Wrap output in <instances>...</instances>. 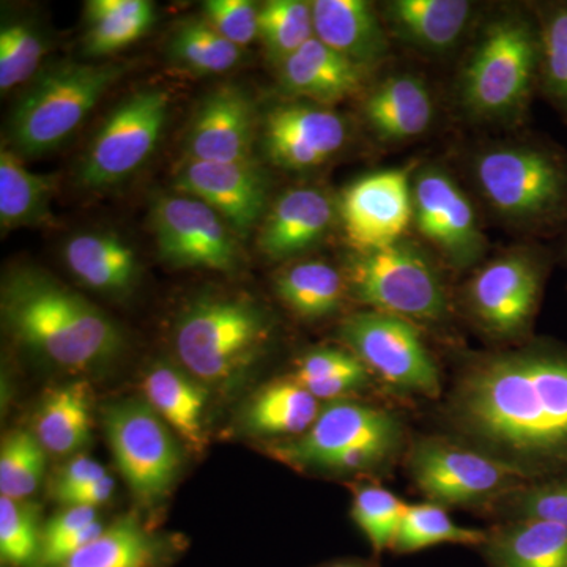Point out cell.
<instances>
[{"mask_svg": "<svg viewBox=\"0 0 567 567\" xmlns=\"http://www.w3.org/2000/svg\"><path fill=\"white\" fill-rule=\"evenodd\" d=\"M454 425L529 480L567 475V347L533 346L477 361L450 404Z\"/></svg>", "mask_w": 567, "mask_h": 567, "instance_id": "obj_1", "label": "cell"}, {"mask_svg": "<svg viewBox=\"0 0 567 567\" xmlns=\"http://www.w3.org/2000/svg\"><path fill=\"white\" fill-rule=\"evenodd\" d=\"M0 308L18 342L61 368L84 371L122 352L123 334L114 320L37 268L7 275Z\"/></svg>", "mask_w": 567, "mask_h": 567, "instance_id": "obj_2", "label": "cell"}, {"mask_svg": "<svg viewBox=\"0 0 567 567\" xmlns=\"http://www.w3.org/2000/svg\"><path fill=\"white\" fill-rule=\"evenodd\" d=\"M118 63L61 62L41 71L10 117V144L18 155L55 151L87 118L122 76Z\"/></svg>", "mask_w": 567, "mask_h": 567, "instance_id": "obj_3", "label": "cell"}, {"mask_svg": "<svg viewBox=\"0 0 567 567\" xmlns=\"http://www.w3.org/2000/svg\"><path fill=\"white\" fill-rule=\"evenodd\" d=\"M270 336V320L251 301L203 298L178 319L175 352L196 379L223 383L248 369Z\"/></svg>", "mask_w": 567, "mask_h": 567, "instance_id": "obj_4", "label": "cell"}, {"mask_svg": "<svg viewBox=\"0 0 567 567\" xmlns=\"http://www.w3.org/2000/svg\"><path fill=\"white\" fill-rule=\"evenodd\" d=\"M540 55L539 28L527 18L492 22L462 73V103L477 117L517 114L540 76Z\"/></svg>", "mask_w": 567, "mask_h": 567, "instance_id": "obj_5", "label": "cell"}, {"mask_svg": "<svg viewBox=\"0 0 567 567\" xmlns=\"http://www.w3.org/2000/svg\"><path fill=\"white\" fill-rule=\"evenodd\" d=\"M475 175L481 193L499 215L528 226L567 218V159L539 145L481 153Z\"/></svg>", "mask_w": 567, "mask_h": 567, "instance_id": "obj_6", "label": "cell"}, {"mask_svg": "<svg viewBox=\"0 0 567 567\" xmlns=\"http://www.w3.org/2000/svg\"><path fill=\"white\" fill-rule=\"evenodd\" d=\"M346 284L360 303L406 320L439 322L447 312L445 286L431 260L399 241L385 249L353 252Z\"/></svg>", "mask_w": 567, "mask_h": 567, "instance_id": "obj_7", "label": "cell"}, {"mask_svg": "<svg viewBox=\"0 0 567 567\" xmlns=\"http://www.w3.org/2000/svg\"><path fill=\"white\" fill-rule=\"evenodd\" d=\"M104 427L115 464L133 494L147 505L159 502L182 465L171 425L147 401L128 399L106 410Z\"/></svg>", "mask_w": 567, "mask_h": 567, "instance_id": "obj_8", "label": "cell"}, {"mask_svg": "<svg viewBox=\"0 0 567 567\" xmlns=\"http://www.w3.org/2000/svg\"><path fill=\"white\" fill-rule=\"evenodd\" d=\"M169 106V93L162 89H144L123 100L85 152L78 173L81 185L107 188L136 173L155 151Z\"/></svg>", "mask_w": 567, "mask_h": 567, "instance_id": "obj_9", "label": "cell"}, {"mask_svg": "<svg viewBox=\"0 0 567 567\" xmlns=\"http://www.w3.org/2000/svg\"><path fill=\"white\" fill-rule=\"evenodd\" d=\"M409 462L417 488L440 506L476 505L529 481L516 466L484 451L439 439L420 440Z\"/></svg>", "mask_w": 567, "mask_h": 567, "instance_id": "obj_10", "label": "cell"}, {"mask_svg": "<svg viewBox=\"0 0 567 567\" xmlns=\"http://www.w3.org/2000/svg\"><path fill=\"white\" fill-rule=\"evenodd\" d=\"M341 338L369 372L395 390L429 398L440 393L439 368L412 320L388 312H360L344 320Z\"/></svg>", "mask_w": 567, "mask_h": 567, "instance_id": "obj_11", "label": "cell"}, {"mask_svg": "<svg viewBox=\"0 0 567 567\" xmlns=\"http://www.w3.org/2000/svg\"><path fill=\"white\" fill-rule=\"evenodd\" d=\"M152 224L159 256L167 264L223 274L237 270V234L203 200L182 193L159 197L153 205Z\"/></svg>", "mask_w": 567, "mask_h": 567, "instance_id": "obj_12", "label": "cell"}, {"mask_svg": "<svg viewBox=\"0 0 567 567\" xmlns=\"http://www.w3.org/2000/svg\"><path fill=\"white\" fill-rule=\"evenodd\" d=\"M415 164L358 178L342 192L339 218L354 252L385 249L402 241L413 223Z\"/></svg>", "mask_w": 567, "mask_h": 567, "instance_id": "obj_13", "label": "cell"}, {"mask_svg": "<svg viewBox=\"0 0 567 567\" xmlns=\"http://www.w3.org/2000/svg\"><path fill=\"white\" fill-rule=\"evenodd\" d=\"M544 271L543 260L527 251L507 254L481 268L466 292L477 322L496 338L524 333L539 305Z\"/></svg>", "mask_w": 567, "mask_h": 567, "instance_id": "obj_14", "label": "cell"}, {"mask_svg": "<svg viewBox=\"0 0 567 567\" xmlns=\"http://www.w3.org/2000/svg\"><path fill=\"white\" fill-rule=\"evenodd\" d=\"M401 424L391 413L357 402L336 401L320 410L303 435L274 447L276 457L297 468L330 470L338 458L369 443L401 442Z\"/></svg>", "mask_w": 567, "mask_h": 567, "instance_id": "obj_15", "label": "cell"}, {"mask_svg": "<svg viewBox=\"0 0 567 567\" xmlns=\"http://www.w3.org/2000/svg\"><path fill=\"white\" fill-rule=\"evenodd\" d=\"M413 224L451 267H470L486 249L468 197L436 167L420 171L413 181Z\"/></svg>", "mask_w": 567, "mask_h": 567, "instance_id": "obj_16", "label": "cell"}, {"mask_svg": "<svg viewBox=\"0 0 567 567\" xmlns=\"http://www.w3.org/2000/svg\"><path fill=\"white\" fill-rule=\"evenodd\" d=\"M175 186L182 194L196 197L219 213L240 237L251 233L267 208V177L254 159L229 163L186 159Z\"/></svg>", "mask_w": 567, "mask_h": 567, "instance_id": "obj_17", "label": "cell"}, {"mask_svg": "<svg viewBox=\"0 0 567 567\" xmlns=\"http://www.w3.org/2000/svg\"><path fill=\"white\" fill-rule=\"evenodd\" d=\"M262 141L276 166L315 169L344 148L347 125L341 115L323 107L282 104L265 117Z\"/></svg>", "mask_w": 567, "mask_h": 567, "instance_id": "obj_18", "label": "cell"}, {"mask_svg": "<svg viewBox=\"0 0 567 567\" xmlns=\"http://www.w3.org/2000/svg\"><path fill=\"white\" fill-rule=\"evenodd\" d=\"M256 115L246 92L223 85L205 96L186 136L188 162L229 163L254 159Z\"/></svg>", "mask_w": 567, "mask_h": 567, "instance_id": "obj_19", "label": "cell"}, {"mask_svg": "<svg viewBox=\"0 0 567 567\" xmlns=\"http://www.w3.org/2000/svg\"><path fill=\"white\" fill-rule=\"evenodd\" d=\"M336 207L316 188L284 193L265 216L259 246L274 260L287 259L319 244L333 226Z\"/></svg>", "mask_w": 567, "mask_h": 567, "instance_id": "obj_20", "label": "cell"}, {"mask_svg": "<svg viewBox=\"0 0 567 567\" xmlns=\"http://www.w3.org/2000/svg\"><path fill=\"white\" fill-rule=\"evenodd\" d=\"M316 39L364 71L385 59L386 33L365 0H316Z\"/></svg>", "mask_w": 567, "mask_h": 567, "instance_id": "obj_21", "label": "cell"}, {"mask_svg": "<svg viewBox=\"0 0 567 567\" xmlns=\"http://www.w3.org/2000/svg\"><path fill=\"white\" fill-rule=\"evenodd\" d=\"M278 69L284 91L319 103L341 102L360 91L364 81L363 69L316 37Z\"/></svg>", "mask_w": 567, "mask_h": 567, "instance_id": "obj_22", "label": "cell"}, {"mask_svg": "<svg viewBox=\"0 0 567 567\" xmlns=\"http://www.w3.org/2000/svg\"><path fill=\"white\" fill-rule=\"evenodd\" d=\"M364 117L380 140L409 141L427 132L434 121V103L424 81L412 74H398L369 93Z\"/></svg>", "mask_w": 567, "mask_h": 567, "instance_id": "obj_23", "label": "cell"}, {"mask_svg": "<svg viewBox=\"0 0 567 567\" xmlns=\"http://www.w3.org/2000/svg\"><path fill=\"white\" fill-rule=\"evenodd\" d=\"M63 257L71 274L100 292H126L140 275L136 254L117 235H76L63 246Z\"/></svg>", "mask_w": 567, "mask_h": 567, "instance_id": "obj_24", "label": "cell"}, {"mask_svg": "<svg viewBox=\"0 0 567 567\" xmlns=\"http://www.w3.org/2000/svg\"><path fill=\"white\" fill-rule=\"evenodd\" d=\"M388 18L398 35L421 50L443 52L456 47L472 13L465 0H394Z\"/></svg>", "mask_w": 567, "mask_h": 567, "instance_id": "obj_25", "label": "cell"}, {"mask_svg": "<svg viewBox=\"0 0 567 567\" xmlns=\"http://www.w3.org/2000/svg\"><path fill=\"white\" fill-rule=\"evenodd\" d=\"M148 404L193 450L205 445L204 409L207 393L192 377L173 365H155L144 380Z\"/></svg>", "mask_w": 567, "mask_h": 567, "instance_id": "obj_26", "label": "cell"}, {"mask_svg": "<svg viewBox=\"0 0 567 567\" xmlns=\"http://www.w3.org/2000/svg\"><path fill=\"white\" fill-rule=\"evenodd\" d=\"M488 567H567V528L543 520H518L488 535Z\"/></svg>", "mask_w": 567, "mask_h": 567, "instance_id": "obj_27", "label": "cell"}, {"mask_svg": "<svg viewBox=\"0 0 567 567\" xmlns=\"http://www.w3.org/2000/svg\"><path fill=\"white\" fill-rule=\"evenodd\" d=\"M91 391L85 382L54 388L41 402L35 434L48 453L69 456L91 439Z\"/></svg>", "mask_w": 567, "mask_h": 567, "instance_id": "obj_28", "label": "cell"}, {"mask_svg": "<svg viewBox=\"0 0 567 567\" xmlns=\"http://www.w3.org/2000/svg\"><path fill=\"white\" fill-rule=\"evenodd\" d=\"M54 193V177L31 173L20 155L3 145L0 151V226L3 230L47 221Z\"/></svg>", "mask_w": 567, "mask_h": 567, "instance_id": "obj_29", "label": "cell"}, {"mask_svg": "<svg viewBox=\"0 0 567 567\" xmlns=\"http://www.w3.org/2000/svg\"><path fill=\"white\" fill-rule=\"evenodd\" d=\"M319 413L315 395L290 377L271 382L254 395L246 423L257 434L300 436L311 429Z\"/></svg>", "mask_w": 567, "mask_h": 567, "instance_id": "obj_30", "label": "cell"}, {"mask_svg": "<svg viewBox=\"0 0 567 567\" xmlns=\"http://www.w3.org/2000/svg\"><path fill=\"white\" fill-rule=\"evenodd\" d=\"M155 18L148 0H91L85 6V54L100 58L130 47L148 32Z\"/></svg>", "mask_w": 567, "mask_h": 567, "instance_id": "obj_31", "label": "cell"}, {"mask_svg": "<svg viewBox=\"0 0 567 567\" xmlns=\"http://www.w3.org/2000/svg\"><path fill=\"white\" fill-rule=\"evenodd\" d=\"M346 278L331 265L311 260L290 265L276 278L279 298L305 319H320L341 308Z\"/></svg>", "mask_w": 567, "mask_h": 567, "instance_id": "obj_32", "label": "cell"}, {"mask_svg": "<svg viewBox=\"0 0 567 567\" xmlns=\"http://www.w3.org/2000/svg\"><path fill=\"white\" fill-rule=\"evenodd\" d=\"M155 555V540L137 518L128 516L104 528L102 535L59 567H145Z\"/></svg>", "mask_w": 567, "mask_h": 567, "instance_id": "obj_33", "label": "cell"}, {"mask_svg": "<svg viewBox=\"0 0 567 567\" xmlns=\"http://www.w3.org/2000/svg\"><path fill=\"white\" fill-rule=\"evenodd\" d=\"M169 58L196 74H219L234 69L241 59V48L224 39L210 22H182L169 41Z\"/></svg>", "mask_w": 567, "mask_h": 567, "instance_id": "obj_34", "label": "cell"}, {"mask_svg": "<svg viewBox=\"0 0 567 567\" xmlns=\"http://www.w3.org/2000/svg\"><path fill=\"white\" fill-rule=\"evenodd\" d=\"M487 537V533L481 529L461 527L450 517L445 507L435 503H424L406 506L393 550L413 554L442 544L483 547Z\"/></svg>", "mask_w": 567, "mask_h": 567, "instance_id": "obj_35", "label": "cell"}, {"mask_svg": "<svg viewBox=\"0 0 567 567\" xmlns=\"http://www.w3.org/2000/svg\"><path fill=\"white\" fill-rule=\"evenodd\" d=\"M369 369L354 353L338 349H320L306 354L292 375L317 401L339 399L363 388Z\"/></svg>", "mask_w": 567, "mask_h": 567, "instance_id": "obj_36", "label": "cell"}, {"mask_svg": "<svg viewBox=\"0 0 567 567\" xmlns=\"http://www.w3.org/2000/svg\"><path fill=\"white\" fill-rule=\"evenodd\" d=\"M312 3L303 0H270L259 9V39L276 65L315 39Z\"/></svg>", "mask_w": 567, "mask_h": 567, "instance_id": "obj_37", "label": "cell"}, {"mask_svg": "<svg viewBox=\"0 0 567 567\" xmlns=\"http://www.w3.org/2000/svg\"><path fill=\"white\" fill-rule=\"evenodd\" d=\"M47 453L32 432H10L0 446V494L11 499L31 496L47 470Z\"/></svg>", "mask_w": 567, "mask_h": 567, "instance_id": "obj_38", "label": "cell"}, {"mask_svg": "<svg viewBox=\"0 0 567 567\" xmlns=\"http://www.w3.org/2000/svg\"><path fill=\"white\" fill-rule=\"evenodd\" d=\"M540 85L567 118V3L546 7L539 20Z\"/></svg>", "mask_w": 567, "mask_h": 567, "instance_id": "obj_39", "label": "cell"}, {"mask_svg": "<svg viewBox=\"0 0 567 567\" xmlns=\"http://www.w3.org/2000/svg\"><path fill=\"white\" fill-rule=\"evenodd\" d=\"M44 50L43 37L32 22H6L0 29V91L10 92L35 76Z\"/></svg>", "mask_w": 567, "mask_h": 567, "instance_id": "obj_40", "label": "cell"}, {"mask_svg": "<svg viewBox=\"0 0 567 567\" xmlns=\"http://www.w3.org/2000/svg\"><path fill=\"white\" fill-rule=\"evenodd\" d=\"M406 503L380 486H363L354 492L352 518L377 551L393 548Z\"/></svg>", "mask_w": 567, "mask_h": 567, "instance_id": "obj_41", "label": "cell"}, {"mask_svg": "<svg viewBox=\"0 0 567 567\" xmlns=\"http://www.w3.org/2000/svg\"><path fill=\"white\" fill-rule=\"evenodd\" d=\"M41 533L35 507L24 499L0 496V557L7 565L24 567L39 561Z\"/></svg>", "mask_w": 567, "mask_h": 567, "instance_id": "obj_42", "label": "cell"}, {"mask_svg": "<svg viewBox=\"0 0 567 567\" xmlns=\"http://www.w3.org/2000/svg\"><path fill=\"white\" fill-rule=\"evenodd\" d=\"M204 13V20L238 48L259 37V9L249 0H208Z\"/></svg>", "mask_w": 567, "mask_h": 567, "instance_id": "obj_43", "label": "cell"}, {"mask_svg": "<svg viewBox=\"0 0 567 567\" xmlns=\"http://www.w3.org/2000/svg\"><path fill=\"white\" fill-rule=\"evenodd\" d=\"M518 520H543L567 528V475L551 477L518 495Z\"/></svg>", "mask_w": 567, "mask_h": 567, "instance_id": "obj_44", "label": "cell"}, {"mask_svg": "<svg viewBox=\"0 0 567 567\" xmlns=\"http://www.w3.org/2000/svg\"><path fill=\"white\" fill-rule=\"evenodd\" d=\"M106 470L99 462L87 456H78L63 466L54 484L55 499L63 503L69 496L91 486L106 476Z\"/></svg>", "mask_w": 567, "mask_h": 567, "instance_id": "obj_45", "label": "cell"}, {"mask_svg": "<svg viewBox=\"0 0 567 567\" xmlns=\"http://www.w3.org/2000/svg\"><path fill=\"white\" fill-rule=\"evenodd\" d=\"M96 520H99V516H96L95 507L69 506L63 513L48 522L47 527L41 532V546L81 532L89 525L95 524Z\"/></svg>", "mask_w": 567, "mask_h": 567, "instance_id": "obj_46", "label": "cell"}, {"mask_svg": "<svg viewBox=\"0 0 567 567\" xmlns=\"http://www.w3.org/2000/svg\"><path fill=\"white\" fill-rule=\"evenodd\" d=\"M115 483L110 475L102 477L91 486L82 488L78 494L69 496L63 502L66 506H85L99 507L103 503L110 502L112 494H114Z\"/></svg>", "mask_w": 567, "mask_h": 567, "instance_id": "obj_47", "label": "cell"}, {"mask_svg": "<svg viewBox=\"0 0 567 567\" xmlns=\"http://www.w3.org/2000/svg\"><path fill=\"white\" fill-rule=\"evenodd\" d=\"M331 567H361V566H357V565H334V566H331Z\"/></svg>", "mask_w": 567, "mask_h": 567, "instance_id": "obj_48", "label": "cell"}]
</instances>
